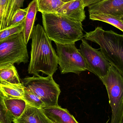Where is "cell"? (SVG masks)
Wrapping results in <instances>:
<instances>
[{
	"instance_id": "cell-7",
	"label": "cell",
	"mask_w": 123,
	"mask_h": 123,
	"mask_svg": "<svg viewBox=\"0 0 123 123\" xmlns=\"http://www.w3.org/2000/svg\"><path fill=\"white\" fill-rule=\"evenodd\" d=\"M58 64L62 74L73 73L79 74L87 70L86 62L75 43L61 44L55 43Z\"/></svg>"
},
{
	"instance_id": "cell-6",
	"label": "cell",
	"mask_w": 123,
	"mask_h": 123,
	"mask_svg": "<svg viewBox=\"0 0 123 123\" xmlns=\"http://www.w3.org/2000/svg\"><path fill=\"white\" fill-rule=\"evenodd\" d=\"M28 60L27 44L22 32L0 41V67L26 63Z\"/></svg>"
},
{
	"instance_id": "cell-22",
	"label": "cell",
	"mask_w": 123,
	"mask_h": 123,
	"mask_svg": "<svg viewBox=\"0 0 123 123\" xmlns=\"http://www.w3.org/2000/svg\"><path fill=\"white\" fill-rule=\"evenodd\" d=\"M4 99L0 92V123H11L13 117L6 107Z\"/></svg>"
},
{
	"instance_id": "cell-18",
	"label": "cell",
	"mask_w": 123,
	"mask_h": 123,
	"mask_svg": "<svg viewBox=\"0 0 123 123\" xmlns=\"http://www.w3.org/2000/svg\"><path fill=\"white\" fill-rule=\"evenodd\" d=\"M37 2L38 11L42 13H57L65 3L61 0H37Z\"/></svg>"
},
{
	"instance_id": "cell-1",
	"label": "cell",
	"mask_w": 123,
	"mask_h": 123,
	"mask_svg": "<svg viewBox=\"0 0 123 123\" xmlns=\"http://www.w3.org/2000/svg\"><path fill=\"white\" fill-rule=\"evenodd\" d=\"M30 60L28 68L30 74L37 75L39 72L52 76L58 69L57 54L52 42L43 27L34 26L32 31Z\"/></svg>"
},
{
	"instance_id": "cell-13",
	"label": "cell",
	"mask_w": 123,
	"mask_h": 123,
	"mask_svg": "<svg viewBox=\"0 0 123 123\" xmlns=\"http://www.w3.org/2000/svg\"><path fill=\"white\" fill-rule=\"evenodd\" d=\"M13 122L14 123H52L42 109L31 107L27 104L21 115Z\"/></svg>"
},
{
	"instance_id": "cell-24",
	"label": "cell",
	"mask_w": 123,
	"mask_h": 123,
	"mask_svg": "<svg viewBox=\"0 0 123 123\" xmlns=\"http://www.w3.org/2000/svg\"><path fill=\"white\" fill-rule=\"evenodd\" d=\"M102 0H82L84 7L89 6L90 5Z\"/></svg>"
},
{
	"instance_id": "cell-14",
	"label": "cell",
	"mask_w": 123,
	"mask_h": 123,
	"mask_svg": "<svg viewBox=\"0 0 123 123\" xmlns=\"http://www.w3.org/2000/svg\"><path fill=\"white\" fill-rule=\"evenodd\" d=\"M38 11L37 0H33L27 6V13L24 21V28L22 32L25 42L26 44L31 39Z\"/></svg>"
},
{
	"instance_id": "cell-25",
	"label": "cell",
	"mask_w": 123,
	"mask_h": 123,
	"mask_svg": "<svg viewBox=\"0 0 123 123\" xmlns=\"http://www.w3.org/2000/svg\"><path fill=\"white\" fill-rule=\"evenodd\" d=\"M61 0L62 1L64 2V3H66V2H68V1L72 0Z\"/></svg>"
},
{
	"instance_id": "cell-19",
	"label": "cell",
	"mask_w": 123,
	"mask_h": 123,
	"mask_svg": "<svg viewBox=\"0 0 123 123\" xmlns=\"http://www.w3.org/2000/svg\"><path fill=\"white\" fill-rule=\"evenodd\" d=\"M90 19L93 21H99L114 26L123 31V19L110 14L104 13L91 14Z\"/></svg>"
},
{
	"instance_id": "cell-15",
	"label": "cell",
	"mask_w": 123,
	"mask_h": 123,
	"mask_svg": "<svg viewBox=\"0 0 123 123\" xmlns=\"http://www.w3.org/2000/svg\"><path fill=\"white\" fill-rule=\"evenodd\" d=\"M20 79L16 67L13 64L0 67V84H19Z\"/></svg>"
},
{
	"instance_id": "cell-10",
	"label": "cell",
	"mask_w": 123,
	"mask_h": 123,
	"mask_svg": "<svg viewBox=\"0 0 123 123\" xmlns=\"http://www.w3.org/2000/svg\"><path fill=\"white\" fill-rule=\"evenodd\" d=\"M25 0H0V30L10 26L14 13L22 7Z\"/></svg>"
},
{
	"instance_id": "cell-26",
	"label": "cell",
	"mask_w": 123,
	"mask_h": 123,
	"mask_svg": "<svg viewBox=\"0 0 123 123\" xmlns=\"http://www.w3.org/2000/svg\"></svg>"
},
{
	"instance_id": "cell-11",
	"label": "cell",
	"mask_w": 123,
	"mask_h": 123,
	"mask_svg": "<svg viewBox=\"0 0 123 123\" xmlns=\"http://www.w3.org/2000/svg\"><path fill=\"white\" fill-rule=\"evenodd\" d=\"M84 8L82 0H72L64 3L57 13L82 22L86 17Z\"/></svg>"
},
{
	"instance_id": "cell-20",
	"label": "cell",
	"mask_w": 123,
	"mask_h": 123,
	"mask_svg": "<svg viewBox=\"0 0 123 123\" xmlns=\"http://www.w3.org/2000/svg\"><path fill=\"white\" fill-rule=\"evenodd\" d=\"M26 103L31 107L41 109L45 106L41 99L32 91L25 87L24 97L22 98Z\"/></svg>"
},
{
	"instance_id": "cell-4",
	"label": "cell",
	"mask_w": 123,
	"mask_h": 123,
	"mask_svg": "<svg viewBox=\"0 0 123 123\" xmlns=\"http://www.w3.org/2000/svg\"><path fill=\"white\" fill-rule=\"evenodd\" d=\"M100 79L108 94L112 110L110 123H123V75L111 65L106 75Z\"/></svg>"
},
{
	"instance_id": "cell-12",
	"label": "cell",
	"mask_w": 123,
	"mask_h": 123,
	"mask_svg": "<svg viewBox=\"0 0 123 123\" xmlns=\"http://www.w3.org/2000/svg\"><path fill=\"white\" fill-rule=\"evenodd\" d=\"M48 118L53 123H79L66 109L59 105L45 106L41 108Z\"/></svg>"
},
{
	"instance_id": "cell-21",
	"label": "cell",
	"mask_w": 123,
	"mask_h": 123,
	"mask_svg": "<svg viewBox=\"0 0 123 123\" xmlns=\"http://www.w3.org/2000/svg\"><path fill=\"white\" fill-rule=\"evenodd\" d=\"M24 24V21H23L18 24L10 26L6 29L0 30V41L11 35L22 32Z\"/></svg>"
},
{
	"instance_id": "cell-9",
	"label": "cell",
	"mask_w": 123,
	"mask_h": 123,
	"mask_svg": "<svg viewBox=\"0 0 123 123\" xmlns=\"http://www.w3.org/2000/svg\"><path fill=\"white\" fill-rule=\"evenodd\" d=\"M88 7L90 14H106L123 19V0H103Z\"/></svg>"
},
{
	"instance_id": "cell-3",
	"label": "cell",
	"mask_w": 123,
	"mask_h": 123,
	"mask_svg": "<svg viewBox=\"0 0 123 123\" xmlns=\"http://www.w3.org/2000/svg\"><path fill=\"white\" fill-rule=\"evenodd\" d=\"M84 37L99 45L105 58L123 75V35L97 27L93 31L86 32Z\"/></svg>"
},
{
	"instance_id": "cell-2",
	"label": "cell",
	"mask_w": 123,
	"mask_h": 123,
	"mask_svg": "<svg viewBox=\"0 0 123 123\" xmlns=\"http://www.w3.org/2000/svg\"><path fill=\"white\" fill-rule=\"evenodd\" d=\"M43 29L55 43H75L84 37L82 23L58 13H42Z\"/></svg>"
},
{
	"instance_id": "cell-5",
	"label": "cell",
	"mask_w": 123,
	"mask_h": 123,
	"mask_svg": "<svg viewBox=\"0 0 123 123\" xmlns=\"http://www.w3.org/2000/svg\"><path fill=\"white\" fill-rule=\"evenodd\" d=\"M25 87L31 90L45 103V106H57L61 90L52 76L46 77L39 74L27 77L22 80Z\"/></svg>"
},
{
	"instance_id": "cell-17",
	"label": "cell",
	"mask_w": 123,
	"mask_h": 123,
	"mask_svg": "<svg viewBox=\"0 0 123 123\" xmlns=\"http://www.w3.org/2000/svg\"><path fill=\"white\" fill-rule=\"evenodd\" d=\"M24 87L21 82L19 84H0V92L5 98L22 99Z\"/></svg>"
},
{
	"instance_id": "cell-16",
	"label": "cell",
	"mask_w": 123,
	"mask_h": 123,
	"mask_svg": "<svg viewBox=\"0 0 123 123\" xmlns=\"http://www.w3.org/2000/svg\"><path fill=\"white\" fill-rule=\"evenodd\" d=\"M4 103L7 110L13 117V120L20 117L26 105V102L20 98H5Z\"/></svg>"
},
{
	"instance_id": "cell-8",
	"label": "cell",
	"mask_w": 123,
	"mask_h": 123,
	"mask_svg": "<svg viewBox=\"0 0 123 123\" xmlns=\"http://www.w3.org/2000/svg\"><path fill=\"white\" fill-rule=\"evenodd\" d=\"M79 49L87 65V70L92 72L99 79L104 76L111 64L103 55L100 51L93 48L84 39Z\"/></svg>"
},
{
	"instance_id": "cell-23",
	"label": "cell",
	"mask_w": 123,
	"mask_h": 123,
	"mask_svg": "<svg viewBox=\"0 0 123 123\" xmlns=\"http://www.w3.org/2000/svg\"><path fill=\"white\" fill-rule=\"evenodd\" d=\"M27 13V8L25 9L19 8L16 12L13 15L10 26L16 25L24 21Z\"/></svg>"
}]
</instances>
